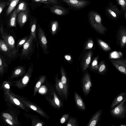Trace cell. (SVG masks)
<instances>
[{
    "label": "cell",
    "mask_w": 126,
    "mask_h": 126,
    "mask_svg": "<svg viewBox=\"0 0 126 126\" xmlns=\"http://www.w3.org/2000/svg\"><path fill=\"white\" fill-rule=\"evenodd\" d=\"M36 126H42V125L40 123H38L37 124Z\"/></svg>",
    "instance_id": "cell-44"
},
{
    "label": "cell",
    "mask_w": 126,
    "mask_h": 126,
    "mask_svg": "<svg viewBox=\"0 0 126 126\" xmlns=\"http://www.w3.org/2000/svg\"><path fill=\"white\" fill-rule=\"evenodd\" d=\"M6 121L9 124L12 125L13 124V123L10 119H6Z\"/></svg>",
    "instance_id": "cell-36"
},
{
    "label": "cell",
    "mask_w": 126,
    "mask_h": 126,
    "mask_svg": "<svg viewBox=\"0 0 126 126\" xmlns=\"http://www.w3.org/2000/svg\"><path fill=\"white\" fill-rule=\"evenodd\" d=\"M102 112L101 109L94 114L88 124V126H95L97 123Z\"/></svg>",
    "instance_id": "cell-14"
},
{
    "label": "cell",
    "mask_w": 126,
    "mask_h": 126,
    "mask_svg": "<svg viewBox=\"0 0 126 126\" xmlns=\"http://www.w3.org/2000/svg\"><path fill=\"white\" fill-rule=\"evenodd\" d=\"M68 5L74 8L80 9L87 5L90 1L84 0H63Z\"/></svg>",
    "instance_id": "cell-7"
},
{
    "label": "cell",
    "mask_w": 126,
    "mask_h": 126,
    "mask_svg": "<svg viewBox=\"0 0 126 126\" xmlns=\"http://www.w3.org/2000/svg\"><path fill=\"white\" fill-rule=\"evenodd\" d=\"M75 100L76 104L79 108L81 110H86L85 106L82 98L76 92L74 94Z\"/></svg>",
    "instance_id": "cell-16"
},
{
    "label": "cell",
    "mask_w": 126,
    "mask_h": 126,
    "mask_svg": "<svg viewBox=\"0 0 126 126\" xmlns=\"http://www.w3.org/2000/svg\"><path fill=\"white\" fill-rule=\"evenodd\" d=\"M126 126V125H121V126Z\"/></svg>",
    "instance_id": "cell-46"
},
{
    "label": "cell",
    "mask_w": 126,
    "mask_h": 126,
    "mask_svg": "<svg viewBox=\"0 0 126 126\" xmlns=\"http://www.w3.org/2000/svg\"><path fill=\"white\" fill-rule=\"evenodd\" d=\"M107 10L109 13L114 17H116V14L114 11L110 9H108Z\"/></svg>",
    "instance_id": "cell-31"
},
{
    "label": "cell",
    "mask_w": 126,
    "mask_h": 126,
    "mask_svg": "<svg viewBox=\"0 0 126 126\" xmlns=\"http://www.w3.org/2000/svg\"><path fill=\"white\" fill-rule=\"evenodd\" d=\"M57 87L59 94L63 96L66 100L67 97L66 95L64 86L62 82L61 79L58 80L57 81Z\"/></svg>",
    "instance_id": "cell-17"
},
{
    "label": "cell",
    "mask_w": 126,
    "mask_h": 126,
    "mask_svg": "<svg viewBox=\"0 0 126 126\" xmlns=\"http://www.w3.org/2000/svg\"><path fill=\"white\" fill-rule=\"evenodd\" d=\"M109 61L119 71L126 75V64L124 60L118 59H109Z\"/></svg>",
    "instance_id": "cell-8"
},
{
    "label": "cell",
    "mask_w": 126,
    "mask_h": 126,
    "mask_svg": "<svg viewBox=\"0 0 126 126\" xmlns=\"http://www.w3.org/2000/svg\"><path fill=\"white\" fill-rule=\"evenodd\" d=\"M125 61V63H126V59H125L124 60Z\"/></svg>",
    "instance_id": "cell-45"
},
{
    "label": "cell",
    "mask_w": 126,
    "mask_h": 126,
    "mask_svg": "<svg viewBox=\"0 0 126 126\" xmlns=\"http://www.w3.org/2000/svg\"><path fill=\"white\" fill-rule=\"evenodd\" d=\"M89 17L91 23L98 28L101 33H104L107 30L101 24V19L100 16L96 12L92 11L90 13Z\"/></svg>",
    "instance_id": "cell-5"
},
{
    "label": "cell",
    "mask_w": 126,
    "mask_h": 126,
    "mask_svg": "<svg viewBox=\"0 0 126 126\" xmlns=\"http://www.w3.org/2000/svg\"><path fill=\"white\" fill-rule=\"evenodd\" d=\"M52 13L59 15H63L68 12L67 10L63 7L59 5H54L50 8Z\"/></svg>",
    "instance_id": "cell-15"
},
{
    "label": "cell",
    "mask_w": 126,
    "mask_h": 126,
    "mask_svg": "<svg viewBox=\"0 0 126 126\" xmlns=\"http://www.w3.org/2000/svg\"><path fill=\"white\" fill-rule=\"evenodd\" d=\"M116 43L120 47L123 48L126 46V28L120 26L116 35Z\"/></svg>",
    "instance_id": "cell-6"
},
{
    "label": "cell",
    "mask_w": 126,
    "mask_h": 126,
    "mask_svg": "<svg viewBox=\"0 0 126 126\" xmlns=\"http://www.w3.org/2000/svg\"><path fill=\"white\" fill-rule=\"evenodd\" d=\"M41 83L40 82H38L36 84V87L37 88H39L41 85Z\"/></svg>",
    "instance_id": "cell-40"
},
{
    "label": "cell",
    "mask_w": 126,
    "mask_h": 126,
    "mask_svg": "<svg viewBox=\"0 0 126 126\" xmlns=\"http://www.w3.org/2000/svg\"><path fill=\"white\" fill-rule=\"evenodd\" d=\"M69 117V115L67 114H63L61 118L60 122L61 124H63L67 120Z\"/></svg>",
    "instance_id": "cell-27"
},
{
    "label": "cell",
    "mask_w": 126,
    "mask_h": 126,
    "mask_svg": "<svg viewBox=\"0 0 126 126\" xmlns=\"http://www.w3.org/2000/svg\"><path fill=\"white\" fill-rule=\"evenodd\" d=\"M28 19L27 12L26 11H21L18 13L17 21L19 26L22 27Z\"/></svg>",
    "instance_id": "cell-11"
},
{
    "label": "cell",
    "mask_w": 126,
    "mask_h": 126,
    "mask_svg": "<svg viewBox=\"0 0 126 126\" xmlns=\"http://www.w3.org/2000/svg\"><path fill=\"white\" fill-rule=\"evenodd\" d=\"M97 61L96 60H94L93 61V62L92 63V65L93 66H94L96 65L97 64Z\"/></svg>",
    "instance_id": "cell-37"
},
{
    "label": "cell",
    "mask_w": 126,
    "mask_h": 126,
    "mask_svg": "<svg viewBox=\"0 0 126 126\" xmlns=\"http://www.w3.org/2000/svg\"><path fill=\"white\" fill-rule=\"evenodd\" d=\"M110 113L112 117L116 119L126 118V97L119 104L110 109Z\"/></svg>",
    "instance_id": "cell-3"
},
{
    "label": "cell",
    "mask_w": 126,
    "mask_h": 126,
    "mask_svg": "<svg viewBox=\"0 0 126 126\" xmlns=\"http://www.w3.org/2000/svg\"><path fill=\"white\" fill-rule=\"evenodd\" d=\"M27 8V5L25 2H21L16 8L17 13L21 11H26Z\"/></svg>",
    "instance_id": "cell-22"
},
{
    "label": "cell",
    "mask_w": 126,
    "mask_h": 126,
    "mask_svg": "<svg viewBox=\"0 0 126 126\" xmlns=\"http://www.w3.org/2000/svg\"><path fill=\"white\" fill-rule=\"evenodd\" d=\"M36 45L35 39L30 34L28 40L23 47L19 60H30L35 50Z\"/></svg>",
    "instance_id": "cell-1"
},
{
    "label": "cell",
    "mask_w": 126,
    "mask_h": 126,
    "mask_svg": "<svg viewBox=\"0 0 126 126\" xmlns=\"http://www.w3.org/2000/svg\"><path fill=\"white\" fill-rule=\"evenodd\" d=\"M106 70V67L105 64L103 63L100 65L99 69V71L102 73L105 72Z\"/></svg>",
    "instance_id": "cell-28"
},
{
    "label": "cell",
    "mask_w": 126,
    "mask_h": 126,
    "mask_svg": "<svg viewBox=\"0 0 126 126\" xmlns=\"http://www.w3.org/2000/svg\"><path fill=\"white\" fill-rule=\"evenodd\" d=\"M31 108L34 110H37L36 107L33 105H31L30 106Z\"/></svg>",
    "instance_id": "cell-39"
},
{
    "label": "cell",
    "mask_w": 126,
    "mask_h": 126,
    "mask_svg": "<svg viewBox=\"0 0 126 126\" xmlns=\"http://www.w3.org/2000/svg\"><path fill=\"white\" fill-rule=\"evenodd\" d=\"M0 49L1 51L10 58H13L11 52L8 46L3 39L0 40Z\"/></svg>",
    "instance_id": "cell-12"
},
{
    "label": "cell",
    "mask_w": 126,
    "mask_h": 126,
    "mask_svg": "<svg viewBox=\"0 0 126 126\" xmlns=\"http://www.w3.org/2000/svg\"><path fill=\"white\" fill-rule=\"evenodd\" d=\"M92 83L90 76L88 74H86L82 80V89L85 95L88 94L91 90Z\"/></svg>",
    "instance_id": "cell-9"
},
{
    "label": "cell",
    "mask_w": 126,
    "mask_h": 126,
    "mask_svg": "<svg viewBox=\"0 0 126 126\" xmlns=\"http://www.w3.org/2000/svg\"><path fill=\"white\" fill-rule=\"evenodd\" d=\"M93 44L91 43H89L88 44V47L90 48H91L93 47Z\"/></svg>",
    "instance_id": "cell-41"
},
{
    "label": "cell",
    "mask_w": 126,
    "mask_h": 126,
    "mask_svg": "<svg viewBox=\"0 0 126 126\" xmlns=\"http://www.w3.org/2000/svg\"><path fill=\"white\" fill-rule=\"evenodd\" d=\"M62 77L61 79L62 82L63 84L65 89L66 96L67 97L68 95V85L67 83V80L65 76L63 73H62Z\"/></svg>",
    "instance_id": "cell-21"
},
{
    "label": "cell",
    "mask_w": 126,
    "mask_h": 126,
    "mask_svg": "<svg viewBox=\"0 0 126 126\" xmlns=\"http://www.w3.org/2000/svg\"><path fill=\"white\" fill-rule=\"evenodd\" d=\"M34 1L47 4L53 3L58 4V2L57 0H33Z\"/></svg>",
    "instance_id": "cell-24"
},
{
    "label": "cell",
    "mask_w": 126,
    "mask_h": 126,
    "mask_svg": "<svg viewBox=\"0 0 126 126\" xmlns=\"http://www.w3.org/2000/svg\"><path fill=\"white\" fill-rule=\"evenodd\" d=\"M29 78L27 76H25L23 79L22 82L24 84H26L28 81Z\"/></svg>",
    "instance_id": "cell-32"
},
{
    "label": "cell",
    "mask_w": 126,
    "mask_h": 126,
    "mask_svg": "<svg viewBox=\"0 0 126 126\" xmlns=\"http://www.w3.org/2000/svg\"><path fill=\"white\" fill-rule=\"evenodd\" d=\"M30 34L34 38L37 49V58H38L39 55V44L37 35L36 22L35 21H32L30 25Z\"/></svg>",
    "instance_id": "cell-10"
},
{
    "label": "cell",
    "mask_w": 126,
    "mask_h": 126,
    "mask_svg": "<svg viewBox=\"0 0 126 126\" xmlns=\"http://www.w3.org/2000/svg\"><path fill=\"white\" fill-rule=\"evenodd\" d=\"M40 92H43L44 91V89L43 88H41L40 90Z\"/></svg>",
    "instance_id": "cell-43"
},
{
    "label": "cell",
    "mask_w": 126,
    "mask_h": 126,
    "mask_svg": "<svg viewBox=\"0 0 126 126\" xmlns=\"http://www.w3.org/2000/svg\"><path fill=\"white\" fill-rule=\"evenodd\" d=\"M91 60V58L90 57H88L87 58L86 60V63L87 64L90 63Z\"/></svg>",
    "instance_id": "cell-35"
},
{
    "label": "cell",
    "mask_w": 126,
    "mask_h": 126,
    "mask_svg": "<svg viewBox=\"0 0 126 126\" xmlns=\"http://www.w3.org/2000/svg\"><path fill=\"white\" fill-rule=\"evenodd\" d=\"M17 14V9L16 8L11 14L9 22L10 27H16V17Z\"/></svg>",
    "instance_id": "cell-18"
},
{
    "label": "cell",
    "mask_w": 126,
    "mask_h": 126,
    "mask_svg": "<svg viewBox=\"0 0 126 126\" xmlns=\"http://www.w3.org/2000/svg\"><path fill=\"white\" fill-rule=\"evenodd\" d=\"M0 32L3 39L9 47L12 54L13 58H16L18 54L19 50L15 45V41L14 37L10 33L5 31L1 25L0 28Z\"/></svg>",
    "instance_id": "cell-2"
},
{
    "label": "cell",
    "mask_w": 126,
    "mask_h": 126,
    "mask_svg": "<svg viewBox=\"0 0 126 126\" xmlns=\"http://www.w3.org/2000/svg\"><path fill=\"white\" fill-rule=\"evenodd\" d=\"M77 126V120L73 117L71 118L67 124V126Z\"/></svg>",
    "instance_id": "cell-25"
},
{
    "label": "cell",
    "mask_w": 126,
    "mask_h": 126,
    "mask_svg": "<svg viewBox=\"0 0 126 126\" xmlns=\"http://www.w3.org/2000/svg\"><path fill=\"white\" fill-rule=\"evenodd\" d=\"M13 101L17 105H18L20 104V103L19 101L17 99L14 98L13 99Z\"/></svg>",
    "instance_id": "cell-34"
},
{
    "label": "cell",
    "mask_w": 126,
    "mask_h": 126,
    "mask_svg": "<svg viewBox=\"0 0 126 126\" xmlns=\"http://www.w3.org/2000/svg\"><path fill=\"white\" fill-rule=\"evenodd\" d=\"M29 36V35L25 36L20 39L17 42L16 47L17 49L19 50V49L23 46L28 40Z\"/></svg>",
    "instance_id": "cell-20"
},
{
    "label": "cell",
    "mask_w": 126,
    "mask_h": 126,
    "mask_svg": "<svg viewBox=\"0 0 126 126\" xmlns=\"http://www.w3.org/2000/svg\"><path fill=\"white\" fill-rule=\"evenodd\" d=\"M99 42L101 46L105 51H108L111 50V47L107 43L100 40H99Z\"/></svg>",
    "instance_id": "cell-23"
},
{
    "label": "cell",
    "mask_w": 126,
    "mask_h": 126,
    "mask_svg": "<svg viewBox=\"0 0 126 126\" xmlns=\"http://www.w3.org/2000/svg\"><path fill=\"white\" fill-rule=\"evenodd\" d=\"M126 97V92L120 93L114 98L112 101L110 107V109H113L120 103Z\"/></svg>",
    "instance_id": "cell-13"
},
{
    "label": "cell",
    "mask_w": 126,
    "mask_h": 126,
    "mask_svg": "<svg viewBox=\"0 0 126 126\" xmlns=\"http://www.w3.org/2000/svg\"><path fill=\"white\" fill-rule=\"evenodd\" d=\"M3 117L11 120L12 119V116L9 114L7 113H4L3 114Z\"/></svg>",
    "instance_id": "cell-33"
},
{
    "label": "cell",
    "mask_w": 126,
    "mask_h": 126,
    "mask_svg": "<svg viewBox=\"0 0 126 126\" xmlns=\"http://www.w3.org/2000/svg\"><path fill=\"white\" fill-rule=\"evenodd\" d=\"M20 0H13L8 8L7 11V16L9 15L14 10Z\"/></svg>",
    "instance_id": "cell-19"
},
{
    "label": "cell",
    "mask_w": 126,
    "mask_h": 126,
    "mask_svg": "<svg viewBox=\"0 0 126 126\" xmlns=\"http://www.w3.org/2000/svg\"><path fill=\"white\" fill-rule=\"evenodd\" d=\"M37 35L38 42L45 55L48 54L49 51L48 49L47 40L46 35L42 29L38 26L36 29Z\"/></svg>",
    "instance_id": "cell-4"
},
{
    "label": "cell",
    "mask_w": 126,
    "mask_h": 126,
    "mask_svg": "<svg viewBox=\"0 0 126 126\" xmlns=\"http://www.w3.org/2000/svg\"><path fill=\"white\" fill-rule=\"evenodd\" d=\"M8 4L7 2H0V14H1L3 9Z\"/></svg>",
    "instance_id": "cell-29"
},
{
    "label": "cell",
    "mask_w": 126,
    "mask_h": 126,
    "mask_svg": "<svg viewBox=\"0 0 126 126\" xmlns=\"http://www.w3.org/2000/svg\"><path fill=\"white\" fill-rule=\"evenodd\" d=\"M5 86L7 88L9 89L10 88L9 85L8 84H6L5 85Z\"/></svg>",
    "instance_id": "cell-42"
},
{
    "label": "cell",
    "mask_w": 126,
    "mask_h": 126,
    "mask_svg": "<svg viewBox=\"0 0 126 126\" xmlns=\"http://www.w3.org/2000/svg\"><path fill=\"white\" fill-rule=\"evenodd\" d=\"M65 59L67 60H70L71 58V57L69 56L66 55L65 56Z\"/></svg>",
    "instance_id": "cell-38"
},
{
    "label": "cell",
    "mask_w": 126,
    "mask_h": 126,
    "mask_svg": "<svg viewBox=\"0 0 126 126\" xmlns=\"http://www.w3.org/2000/svg\"><path fill=\"white\" fill-rule=\"evenodd\" d=\"M123 9L125 10L126 7V0H116Z\"/></svg>",
    "instance_id": "cell-26"
},
{
    "label": "cell",
    "mask_w": 126,
    "mask_h": 126,
    "mask_svg": "<svg viewBox=\"0 0 126 126\" xmlns=\"http://www.w3.org/2000/svg\"><path fill=\"white\" fill-rule=\"evenodd\" d=\"M57 22V21H54L52 23L51 29L52 32H55L56 29Z\"/></svg>",
    "instance_id": "cell-30"
},
{
    "label": "cell",
    "mask_w": 126,
    "mask_h": 126,
    "mask_svg": "<svg viewBox=\"0 0 126 126\" xmlns=\"http://www.w3.org/2000/svg\"></svg>",
    "instance_id": "cell-47"
}]
</instances>
